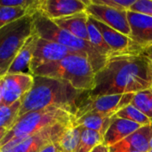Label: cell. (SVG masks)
I'll use <instances>...</instances> for the list:
<instances>
[{
    "label": "cell",
    "instance_id": "obj_1",
    "mask_svg": "<svg viewBox=\"0 0 152 152\" xmlns=\"http://www.w3.org/2000/svg\"><path fill=\"white\" fill-rule=\"evenodd\" d=\"M152 63L142 52L111 54L95 73L89 96L135 94L151 87Z\"/></svg>",
    "mask_w": 152,
    "mask_h": 152
},
{
    "label": "cell",
    "instance_id": "obj_2",
    "mask_svg": "<svg viewBox=\"0 0 152 152\" xmlns=\"http://www.w3.org/2000/svg\"><path fill=\"white\" fill-rule=\"evenodd\" d=\"M33 77L32 88L20 100V117L50 107L62 108L74 115L78 106L89 94V92L77 90L69 83L59 79Z\"/></svg>",
    "mask_w": 152,
    "mask_h": 152
},
{
    "label": "cell",
    "instance_id": "obj_3",
    "mask_svg": "<svg viewBox=\"0 0 152 152\" xmlns=\"http://www.w3.org/2000/svg\"><path fill=\"white\" fill-rule=\"evenodd\" d=\"M32 76L59 79L80 91L90 92L94 87L95 72L84 54H70L65 58L43 65L35 69Z\"/></svg>",
    "mask_w": 152,
    "mask_h": 152
},
{
    "label": "cell",
    "instance_id": "obj_4",
    "mask_svg": "<svg viewBox=\"0 0 152 152\" xmlns=\"http://www.w3.org/2000/svg\"><path fill=\"white\" fill-rule=\"evenodd\" d=\"M74 121V115L62 108L50 107L31 111L19 118L15 125L7 132L0 143V149L17 143L49 126L58 124H69Z\"/></svg>",
    "mask_w": 152,
    "mask_h": 152
},
{
    "label": "cell",
    "instance_id": "obj_5",
    "mask_svg": "<svg viewBox=\"0 0 152 152\" xmlns=\"http://www.w3.org/2000/svg\"><path fill=\"white\" fill-rule=\"evenodd\" d=\"M32 18L33 32L39 38L49 40L72 50L86 53L95 73L105 65L108 58L101 54L89 42L75 37L67 30L60 28L52 20L37 12H35Z\"/></svg>",
    "mask_w": 152,
    "mask_h": 152
},
{
    "label": "cell",
    "instance_id": "obj_6",
    "mask_svg": "<svg viewBox=\"0 0 152 152\" xmlns=\"http://www.w3.org/2000/svg\"><path fill=\"white\" fill-rule=\"evenodd\" d=\"M33 33L32 15H26L0 28V77L6 75L12 61Z\"/></svg>",
    "mask_w": 152,
    "mask_h": 152
},
{
    "label": "cell",
    "instance_id": "obj_7",
    "mask_svg": "<svg viewBox=\"0 0 152 152\" xmlns=\"http://www.w3.org/2000/svg\"><path fill=\"white\" fill-rule=\"evenodd\" d=\"M134 94L102 95L98 97L88 96L78 106L74 119L89 113L114 116L118 110L129 105Z\"/></svg>",
    "mask_w": 152,
    "mask_h": 152
},
{
    "label": "cell",
    "instance_id": "obj_8",
    "mask_svg": "<svg viewBox=\"0 0 152 152\" xmlns=\"http://www.w3.org/2000/svg\"><path fill=\"white\" fill-rule=\"evenodd\" d=\"M72 123L49 126L17 143L1 148L0 152H38L49 144H55Z\"/></svg>",
    "mask_w": 152,
    "mask_h": 152
},
{
    "label": "cell",
    "instance_id": "obj_9",
    "mask_svg": "<svg viewBox=\"0 0 152 152\" xmlns=\"http://www.w3.org/2000/svg\"><path fill=\"white\" fill-rule=\"evenodd\" d=\"M34 84V77L30 73L6 74L1 77L0 103L11 105L28 94Z\"/></svg>",
    "mask_w": 152,
    "mask_h": 152
},
{
    "label": "cell",
    "instance_id": "obj_10",
    "mask_svg": "<svg viewBox=\"0 0 152 152\" xmlns=\"http://www.w3.org/2000/svg\"><path fill=\"white\" fill-rule=\"evenodd\" d=\"M86 12L94 20L130 37L131 29L127 19V11L117 10L103 4H94L88 0L86 1Z\"/></svg>",
    "mask_w": 152,
    "mask_h": 152
},
{
    "label": "cell",
    "instance_id": "obj_11",
    "mask_svg": "<svg viewBox=\"0 0 152 152\" xmlns=\"http://www.w3.org/2000/svg\"><path fill=\"white\" fill-rule=\"evenodd\" d=\"M70 54L86 55L84 53L77 52L60 44L38 37L32 60L28 66V70L30 74H32V72L37 68L50 62L58 61Z\"/></svg>",
    "mask_w": 152,
    "mask_h": 152
},
{
    "label": "cell",
    "instance_id": "obj_12",
    "mask_svg": "<svg viewBox=\"0 0 152 152\" xmlns=\"http://www.w3.org/2000/svg\"><path fill=\"white\" fill-rule=\"evenodd\" d=\"M86 10V1L83 0H36L33 14L37 12L45 18L55 20L83 12Z\"/></svg>",
    "mask_w": 152,
    "mask_h": 152
},
{
    "label": "cell",
    "instance_id": "obj_13",
    "mask_svg": "<svg viewBox=\"0 0 152 152\" xmlns=\"http://www.w3.org/2000/svg\"><path fill=\"white\" fill-rule=\"evenodd\" d=\"M89 18L101 32L104 41L110 48L112 54L142 51L134 43V41L129 37L110 28L109 26L103 24L97 20H94L91 16H89Z\"/></svg>",
    "mask_w": 152,
    "mask_h": 152
},
{
    "label": "cell",
    "instance_id": "obj_14",
    "mask_svg": "<svg viewBox=\"0 0 152 152\" xmlns=\"http://www.w3.org/2000/svg\"><path fill=\"white\" fill-rule=\"evenodd\" d=\"M127 19L131 29L130 38L142 50L152 45V17L127 11Z\"/></svg>",
    "mask_w": 152,
    "mask_h": 152
},
{
    "label": "cell",
    "instance_id": "obj_15",
    "mask_svg": "<svg viewBox=\"0 0 152 152\" xmlns=\"http://www.w3.org/2000/svg\"><path fill=\"white\" fill-rule=\"evenodd\" d=\"M152 138V124L140 127L137 131L110 147V152H148Z\"/></svg>",
    "mask_w": 152,
    "mask_h": 152
},
{
    "label": "cell",
    "instance_id": "obj_16",
    "mask_svg": "<svg viewBox=\"0 0 152 152\" xmlns=\"http://www.w3.org/2000/svg\"><path fill=\"white\" fill-rule=\"evenodd\" d=\"M140 127L142 126L127 119L117 118L114 115L107 132L103 135L102 144L110 148L137 131Z\"/></svg>",
    "mask_w": 152,
    "mask_h": 152
},
{
    "label": "cell",
    "instance_id": "obj_17",
    "mask_svg": "<svg viewBox=\"0 0 152 152\" xmlns=\"http://www.w3.org/2000/svg\"><path fill=\"white\" fill-rule=\"evenodd\" d=\"M52 20L60 28L67 30L75 37L83 39L86 42H89V35L87 29L88 14L86 12L76 13L73 15Z\"/></svg>",
    "mask_w": 152,
    "mask_h": 152
},
{
    "label": "cell",
    "instance_id": "obj_18",
    "mask_svg": "<svg viewBox=\"0 0 152 152\" xmlns=\"http://www.w3.org/2000/svg\"><path fill=\"white\" fill-rule=\"evenodd\" d=\"M38 37L33 32L32 35L27 39L21 49L17 53L16 57L12 61L10 68L8 69V71L6 74H14V73H20L23 72V70L30 64V61L32 60L37 42Z\"/></svg>",
    "mask_w": 152,
    "mask_h": 152
},
{
    "label": "cell",
    "instance_id": "obj_19",
    "mask_svg": "<svg viewBox=\"0 0 152 152\" xmlns=\"http://www.w3.org/2000/svg\"><path fill=\"white\" fill-rule=\"evenodd\" d=\"M112 117L108 115L89 113L74 119L73 125L80 126L84 128L95 131L103 137L111 123Z\"/></svg>",
    "mask_w": 152,
    "mask_h": 152
},
{
    "label": "cell",
    "instance_id": "obj_20",
    "mask_svg": "<svg viewBox=\"0 0 152 152\" xmlns=\"http://www.w3.org/2000/svg\"><path fill=\"white\" fill-rule=\"evenodd\" d=\"M84 127L74 126L73 123L64 131L55 143L58 151L61 152H75L81 140Z\"/></svg>",
    "mask_w": 152,
    "mask_h": 152
},
{
    "label": "cell",
    "instance_id": "obj_21",
    "mask_svg": "<svg viewBox=\"0 0 152 152\" xmlns=\"http://www.w3.org/2000/svg\"><path fill=\"white\" fill-rule=\"evenodd\" d=\"M20 100L11 105H4L0 103V127L5 128L9 131L15 125L20 118Z\"/></svg>",
    "mask_w": 152,
    "mask_h": 152
},
{
    "label": "cell",
    "instance_id": "obj_22",
    "mask_svg": "<svg viewBox=\"0 0 152 152\" xmlns=\"http://www.w3.org/2000/svg\"><path fill=\"white\" fill-rule=\"evenodd\" d=\"M87 29H88V35H89V42L90 44L103 56L109 58L112 52L109 45L104 41L101 32L97 28V27L92 22L88 16V21H87Z\"/></svg>",
    "mask_w": 152,
    "mask_h": 152
},
{
    "label": "cell",
    "instance_id": "obj_23",
    "mask_svg": "<svg viewBox=\"0 0 152 152\" xmlns=\"http://www.w3.org/2000/svg\"><path fill=\"white\" fill-rule=\"evenodd\" d=\"M103 137L97 132L84 128L80 142L75 152H91L94 148L102 144Z\"/></svg>",
    "mask_w": 152,
    "mask_h": 152
},
{
    "label": "cell",
    "instance_id": "obj_24",
    "mask_svg": "<svg viewBox=\"0 0 152 152\" xmlns=\"http://www.w3.org/2000/svg\"><path fill=\"white\" fill-rule=\"evenodd\" d=\"M115 116L117 118H124V119H127L129 121L134 122L142 126H149L152 124L151 119L147 116L142 113L139 110H137L132 104H129L124 107L123 109H121L120 110H118L115 114Z\"/></svg>",
    "mask_w": 152,
    "mask_h": 152
},
{
    "label": "cell",
    "instance_id": "obj_25",
    "mask_svg": "<svg viewBox=\"0 0 152 152\" xmlns=\"http://www.w3.org/2000/svg\"><path fill=\"white\" fill-rule=\"evenodd\" d=\"M26 15H28V12L25 9L0 5V28Z\"/></svg>",
    "mask_w": 152,
    "mask_h": 152
},
{
    "label": "cell",
    "instance_id": "obj_26",
    "mask_svg": "<svg viewBox=\"0 0 152 152\" xmlns=\"http://www.w3.org/2000/svg\"><path fill=\"white\" fill-rule=\"evenodd\" d=\"M150 92L151 91L149 89V90L135 93L133 96L130 104H132L142 113L147 116L152 122V110L151 101H150Z\"/></svg>",
    "mask_w": 152,
    "mask_h": 152
},
{
    "label": "cell",
    "instance_id": "obj_27",
    "mask_svg": "<svg viewBox=\"0 0 152 152\" xmlns=\"http://www.w3.org/2000/svg\"><path fill=\"white\" fill-rule=\"evenodd\" d=\"M91 1L94 4H103L121 11H128L135 2V0H91Z\"/></svg>",
    "mask_w": 152,
    "mask_h": 152
},
{
    "label": "cell",
    "instance_id": "obj_28",
    "mask_svg": "<svg viewBox=\"0 0 152 152\" xmlns=\"http://www.w3.org/2000/svg\"><path fill=\"white\" fill-rule=\"evenodd\" d=\"M35 2L36 0H0V5L7 7L22 8L28 11V15H32Z\"/></svg>",
    "mask_w": 152,
    "mask_h": 152
},
{
    "label": "cell",
    "instance_id": "obj_29",
    "mask_svg": "<svg viewBox=\"0 0 152 152\" xmlns=\"http://www.w3.org/2000/svg\"><path fill=\"white\" fill-rule=\"evenodd\" d=\"M129 11L152 17V0H135Z\"/></svg>",
    "mask_w": 152,
    "mask_h": 152
},
{
    "label": "cell",
    "instance_id": "obj_30",
    "mask_svg": "<svg viewBox=\"0 0 152 152\" xmlns=\"http://www.w3.org/2000/svg\"><path fill=\"white\" fill-rule=\"evenodd\" d=\"M58 151V149L56 147L55 144H49L45 147H44L41 151H39L38 152H57Z\"/></svg>",
    "mask_w": 152,
    "mask_h": 152
},
{
    "label": "cell",
    "instance_id": "obj_31",
    "mask_svg": "<svg viewBox=\"0 0 152 152\" xmlns=\"http://www.w3.org/2000/svg\"><path fill=\"white\" fill-rule=\"evenodd\" d=\"M142 53L151 61L152 63V45L150 47H147L142 50Z\"/></svg>",
    "mask_w": 152,
    "mask_h": 152
},
{
    "label": "cell",
    "instance_id": "obj_32",
    "mask_svg": "<svg viewBox=\"0 0 152 152\" xmlns=\"http://www.w3.org/2000/svg\"><path fill=\"white\" fill-rule=\"evenodd\" d=\"M7 132H8L7 129L0 127V143H1V142L3 141V139L4 138V136H5V134H7Z\"/></svg>",
    "mask_w": 152,
    "mask_h": 152
},
{
    "label": "cell",
    "instance_id": "obj_33",
    "mask_svg": "<svg viewBox=\"0 0 152 152\" xmlns=\"http://www.w3.org/2000/svg\"><path fill=\"white\" fill-rule=\"evenodd\" d=\"M98 152H110V149L109 147H106L103 144H101L98 146Z\"/></svg>",
    "mask_w": 152,
    "mask_h": 152
},
{
    "label": "cell",
    "instance_id": "obj_34",
    "mask_svg": "<svg viewBox=\"0 0 152 152\" xmlns=\"http://www.w3.org/2000/svg\"><path fill=\"white\" fill-rule=\"evenodd\" d=\"M151 91V90H150ZM150 101H151V110H152V93L150 92Z\"/></svg>",
    "mask_w": 152,
    "mask_h": 152
},
{
    "label": "cell",
    "instance_id": "obj_35",
    "mask_svg": "<svg viewBox=\"0 0 152 152\" xmlns=\"http://www.w3.org/2000/svg\"><path fill=\"white\" fill-rule=\"evenodd\" d=\"M100 145H101V144H100ZM91 152H98V146H97L96 148H94Z\"/></svg>",
    "mask_w": 152,
    "mask_h": 152
},
{
    "label": "cell",
    "instance_id": "obj_36",
    "mask_svg": "<svg viewBox=\"0 0 152 152\" xmlns=\"http://www.w3.org/2000/svg\"><path fill=\"white\" fill-rule=\"evenodd\" d=\"M151 149H152V138L151 140V142H150V150Z\"/></svg>",
    "mask_w": 152,
    "mask_h": 152
},
{
    "label": "cell",
    "instance_id": "obj_37",
    "mask_svg": "<svg viewBox=\"0 0 152 152\" xmlns=\"http://www.w3.org/2000/svg\"><path fill=\"white\" fill-rule=\"evenodd\" d=\"M148 152H152V149H151V150H150Z\"/></svg>",
    "mask_w": 152,
    "mask_h": 152
},
{
    "label": "cell",
    "instance_id": "obj_38",
    "mask_svg": "<svg viewBox=\"0 0 152 152\" xmlns=\"http://www.w3.org/2000/svg\"><path fill=\"white\" fill-rule=\"evenodd\" d=\"M151 89H152V82H151Z\"/></svg>",
    "mask_w": 152,
    "mask_h": 152
},
{
    "label": "cell",
    "instance_id": "obj_39",
    "mask_svg": "<svg viewBox=\"0 0 152 152\" xmlns=\"http://www.w3.org/2000/svg\"><path fill=\"white\" fill-rule=\"evenodd\" d=\"M0 83H1V77H0Z\"/></svg>",
    "mask_w": 152,
    "mask_h": 152
},
{
    "label": "cell",
    "instance_id": "obj_40",
    "mask_svg": "<svg viewBox=\"0 0 152 152\" xmlns=\"http://www.w3.org/2000/svg\"><path fill=\"white\" fill-rule=\"evenodd\" d=\"M150 90H151V93H152V89H150Z\"/></svg>",
    "mask_w": 152,
    "mask_h": 152
},
{
    "label": "cell",
    "instance_id": "obj_41",
    "mask_svg": "<svg viewBox=\"0 0 152 152\" xmlns=\"http://www.w3.org/2000/svg\"><path fill=\"white\" fill-rule=\"evenodd\" d=\"M57 152H61V151H57Z\"/></svg>",
    "mask_w": 152,
    "mask_h": 152
}]
</instances>
